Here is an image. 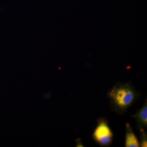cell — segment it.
<instances>
[{"label": "cell", "instance_id": "obj_5", "mask_svg": "<svg viewBox=\"0 0 147 147\" xmlns=\"http://www.w3.org/2000/svg\"><path fill=\"white\" fill-rule=\"evenodd\" d=\"M140 132V146L142 147H147V134L146 131L144 129H139Z\"/></svg>", "mask_w": 147, "mask_h": 147}, {"label": "cell", "instance_id": "obj_1", "mask_svg": "<svg viewBox=\"0 0 147 147\" xmlns=\"http://www.w3.org/2000/svg\"><path fill=\"white\" fill-rule=\"evenodd\" d=\"M140 93L130 82H117L107 92L111 110L119 115L125 114L137 100Z\"/></svg>", "mask_w": 147, "mask_h": 147}, {"label": "cell", "instance_id": "obj_2", "mask_svg": "<svg viewBox=\"0 0 147 147\" xmlns=\"http://www.w3.org/2000/svg\"><path fill=\"white\" fill-rule=\"evenodd\" d=\"M113 133L108 124V121L104 118L98 119L97 125L94 130L93 139L102 147H108L112 144Z\"/></svg>", "mask_w": 147, "mask_h": 147}, {"label": "cell", "instance_id": "obj_3", "mask_svg": "<svg viewBox=\"0 0 147 147\" xmlns=\"http://www.w3.org/2000/svg\"><path fill=\"white\" fill-rule=\"evenodd\" d=\"M131 117L135 119L137 123V128L140 129H147V100L146 98L144 104Z\"/></svg>", "mask_w": 147, "mask_h": 147}, {"label": "cell", "instance_id": "obj_4", "mask_svg": "<svg viewBox=\"0 0 147 147\" xmlns=\"http://www.w3.org/2000/svg\"><path fill=\"white\" fill-rule=\"evenodd\" d=\"M125 147H139L140 143L136 135L134 134L133 129L130 124L127 123L125 124Z\"/></svg>", "mask_w": 147, "mask_h": 147}, {"label": "cell", "instance_id": "obj_6", "mask_svg": "<svg viewBox=\"0 0 147 147\" xmlns=\"http://www.w3.org/2000/svg\"><path fill=\"white\" fill-rule=\"evenodd\" d=\"M76 147H84V145L82 144L81 139H76Z\"/></svg>", "mask_w": 147, "mask_h": 147}]
</instances>
